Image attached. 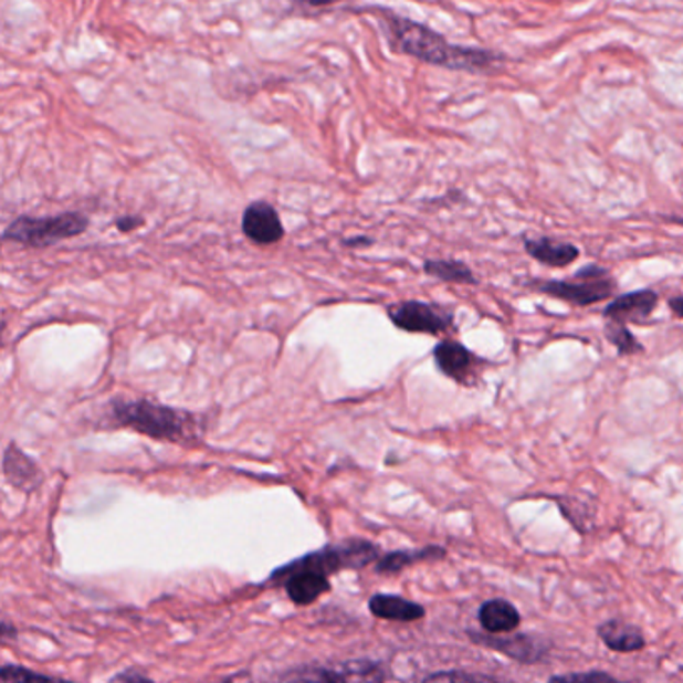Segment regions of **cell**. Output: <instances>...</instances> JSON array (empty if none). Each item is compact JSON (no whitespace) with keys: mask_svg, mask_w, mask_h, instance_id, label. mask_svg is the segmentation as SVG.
Instances as JSON below:
<instances>
[{"mask_svg":"<svg viewBox=\"0 0 683 683\" xmlns=\"http://www.w3.org/2000/svg\"><path fill=\"white\" fill-rule=\"evenodd\" d=\"M477 616L487 633H512L519 626V611L506 600L482 603Z\"/></svg>","mask_w":683,"mask_h":683,"instance_id":"obj_17","label":"cell"},{"mask_svg":"<svg viewBox=\"0 0 683 683\" xmlns=\"http://www.w3.org/2000/svg\"><path fill=\"white\" fill-rule=\"evenodd\" d=\"M370 611L380 620L416 621L422 620L425 610L420 603L404 600L400 596H386L378 593L370 600Z\"/></svg>","mask_w":683,"mask_h":683,"instance_id":"obj_16","label":"cell"},{"mask_svg":"<svg viewBox=\"0 0 683 683\" xmlns=\"http://www.w3.org/2000/svg\"><path fill=\"white\" fill-rule=\"evenodd\" d=\"M14 635H17V630L12 628L11 623L0 621V642H2V640H9V638H14Z\"/></svg>","mask_w":683,"mask_h":683,"instance_id":"obj_25","label":"cell"},{"mask_svg":"<svg viewBox=\"0 0 683 683\" xmlns=\"http://www.w3.org/2000/svg\"><path fill=\"white\" fill-rule=\"evenodd\" d=\"M86 227L88 220L76 212L52 218H19L7 230V239L29 246H51L54 242L83 234Z\"/></svg>","mask_w":683,"mask_h":683,"instance_id":"obj_4","label":"cell"},{"mask_svg":"<svg viewBox=\"0 0 683 683\" xmlns=\"http://www.w3.org/2000/svg\"><path fill=\"white\" fill-rule=\"evenodd\" d=\"M524 246L532 259L551 269H566L571 262L580 259L578 246L571 242H561V240L546 239V237L526 239Z\"/></svg>","mask_w":683,"mask_h":683,"instance_id":"obj_13","label":"cell"},{"mask_svg":"<svg viewBox=\"0 0 683 683\" xmlns=\"http://www.w3.org/2000/svg\"><path fill=\"white\" fill-rule=\"evenodd\" d=\"M670 308H672L673 314H675L677 318H683V296L670 298Z\"/></svg>","mask_w":683,"mask_h":683,"instance_id":"obj_26","label":"cell"},{"mask_svg":"<svg viewBox=\"0 0 683 683\" xmlns=\"http://www.w3.org/2000/svg\"><path fill=\"white\" fill-rule=\"evenodd\" d=\"M598 635H600L601 642L610 648L611 652L632 653L640 652L645 648L643 633L635 626H630L626 621L611 620L601 623L598 628Z\"/></svg>","mask_w":683,"mask_h":683,"instance_id":"obj_15","label":"cell"},{"mask_svg":"<svg viewBox=\"0 0 683 683\" xmlns=\"http://www.w3.org/2000/svg\"><path fill=\"white\" fill-rule=\"evenodd\" d=\"M242 230L260 246H270L284 239V224L276 208L264 200H256L246 207L242 214Z\"/></svg>","mask_w":683,"mask_h":683,"instance_id":"obj_10","label":"cell"},{"mask_svg":"<svg viewBox=\"0 0 683 683\" xmlns=\"http://www.w3.org/2000/svg\"><path fill=\"white\" fill-rule=\"evenodd\" d=\"M380 556L378 548L366 539H348L336 546L318 549L304 558L291 561L284 568H306L321 571L324 576H330L340 569L366 568Z\"/></svg>","mask_w":683,"mask_h":683,"instance_id":"obj_5","label":"cell"},{"mask_svg":"<svg viewBox=\"0 0 683 683\" xmlns=\"http://www.w3.org/2000/svg\"><path fill=\"white\" fill-rule=\"evenodd\" d=\"M388 318L396 328L410 334L438 336L454 328V314L428 302L406 301L388 306Z\"/></svg>","mask_w":683,"mask_h":683,"instance_id":"obj_6","label":"cell"},{"mask_svg":"<svg viewBox=\"0 0 683 683\" xmlns=\"http://www.w3.org/2000/svg\"><path fill=\"white\" fill-rule=\"evenodd\" d=\"M374 11L380 12L378 17L386 24L392 49L404 52L408 56H414L422 63L474 74L487 73L497 63H502V56L496 52L455 46L445 41L442 34H438L420 22L402 19L383 9H374Z\"/></svg>","mask_w":683,"mask_h":683,"instance_id":"obj_1","label":"cell"},{"mask_svg":"<svg viewBox=\"0 0 683 683\" xmlns=\"http://www.w3.org/2000/svg\"><path fill=\"white\" fill-rule=\"evenodd\" d=\"M658 302H660L658 292H628V294H621L616 301L608 304L606 311H603V316H606V321L623 322V324L648 321L655 311Z\"/></svg>","mask_w":683,"mask_h":683,"instance_id":"obj_12","label":"cell"},{"mask_svg":"<svg viewBox=\"0 0 683 683\" xmlns=\"http://www.w3.org/2000/svg\"><path fill=\"white\" fill-rule=\"evenodd\" d=\"M4 476L12 486L31 492L41 484L42 474L39 466L32 462L29 455L22 452L19 445H11L4 454Z\"/></svg>","mask_w":683,"mask_h":683,"instance_id":"obj_14","label":"cell"},{"mask_svg":"<svg viewBox=\"0 0 683 683\" xmlns=\"http://www.w3.org/2000/svg\"><path fill=\"white\" fill-rule=\"evenodd\" d=\"M603 334L620 356H633V354L642 353V344L633 338L632 332L623 322H606Z\"/></svg>","mask_w":683,"mask_h":683,"instance_id":"obj_20","label":"cell"},{"mask_svg":"<svg viewBox=\"0 0 683 683\" xmlns=\"http://www.w3.org/2000/svg\"><path fill=\"white\" fill-rule=\"evenodd\" d=\"M296 2L306 4V7H324V4H328L332 0H296Z\"/></svg>","mask_w":683,"mask_h":683,"instance_id":"obj_28","label":"cell"},{"mask_svg":"<svg viewBox=\"0 0 683 683\" xmlns=\"http://www.w3.org/2000/svg\"><path fill=\"white\" fill-rule=\"evenodd\" d=\"M467 635L477 645L496 650V652L504 653L507 658H512V660H516L519 663L542 662L549 652V643L546 640L534 638V635H528V633L504 635V633L467 632Z\"/></svg>","mask_w":683,"mask_h":683,"instance_id":"obj_8","label":"cell"},{"mask_svg":"<svg viewBox=\"0 0 683 683\" xmlns=\"http://www.w3.org/2000/svg\"><path fill=\"white\" fill-rule=\"evenodd\" d=\"M138 224H140V220H135V218H126V220H120V222H118V227H120V230H125V232L133 230V228L138 227Z\"/></svg>","mask_w":683,"mask_h":683,"instance_id":"obj_27","label":"cell"},{"mask_svg":"<svg viewBox=\"0 0 683 683\" xmlns=\"http://www.w3.org/2000/svg\"><path fill=\"white\" fill-rule=\"evenodd\" d=\"M286 578V593L298 606H311L330 590V580L321 571L306 568H280L272 574V580Z\"/></svg>","mask_w":683,"mask_h":683,"instance_id":"obj_11","label":"cell"},{"mask_svg":"<svg viewBox=\"0 0 683 683\" xmlns=\"http://www.w3.org/2000/svg\"><path fill=\"white\" fill-rule=\"evenodd\" d=\"M116 424L153 440L188 444L198 440V418L150 400H120L113 408Z\"/></svg>","mask_w":683,"mask_h":683,"instance_id":"obj_2","label":"cell"},{"mask_svg":"<svg viewBox=\"0 0 683 683\" xmlns=\"http://www.w3.org/2000/svg\"><path fill=\"white\" fill-rule=\"evenodd\" d=\"M548 683H628L620 682L616 677H611L610 673L606 672H586V673H568V675H556Z\"/></svg>","mask_w":683,"mask_h":683,"instance_id":"obj_23","label":"cell"},{"mask_svg":"<svg viewBox=\"0 0 683 683\" xmlns=\"http://www.w3.org/2000/svg\"><path fill=\"white\" fill-rule=\"evenodd\" d=\"M532 286L542 294H548L551 298L568 302L574 306H591L606 301L616 292V280L611 279L608 270L600 266H586L576 272L571 280H542L532 282Z\"/></svg>","mask_w":683,"mask_h":683,"instance_id":"obj_3","label":"cell"},{"mask_svg":"<svg viewBox=\"0 0 683 683\" xmlns=\"http://www.w3.org/2000/svg\"><path fill=\"white\" fill-rule=\"evenodd\" d=\"M422 683H504L497 682L490 675H482V673H467V672H440L434 675H428Z\"/></svg>","mask_w":683,"mask_h":683,"instance_id":"obj_22","label":"cell"},{"mask_svg":"<svg viewBox=\"0 0 683 683\" xmlns=\"http://www.w3.org/2000/svg\"><path fill=\"white\" fill-rule=\"evenodd\" d=\"M111 683H155L153 680H148L145 673L135 672V670H128V672L118 673Z\"/></svg>","mask_w":683,"mask_h":683,"instance_id":"obj_24","label":"cell"},{"mask_svg":"<svg viewBox=\"0 0 683 683\" xmlns=\"http://www.w3.org/2000/svg\"><path fill=\"white\" fill-rule=\"evenodd\" d=\"M291 680L294 683H383V673L380 663L370 660H354V662L342 663L336 670L326 668H311L302 672L292 673Z\"/></svg>","mask_w":683,"mask_h":683,"instance_id":"obj_9","label":"cell"},{"mask_svg":"<svg viewBox=\"0 0 683 683\" xmlns=\"http://www.w3.org/2000/svg\"><path fill=\"white\" fill-rule=\"evenodd\" d=\"M438 370L460 386L472 388L480 380L486 362L458 340H442L434 348Z\"/></svg>","mask_w":683,"mask_h":683,"instance_id":"obj_7","label":"cell"},{"mask_svg":"<svg viewBox=\"0 0 683 683\" xmlns=\"http://www.w3.org/2000/svg\"><path fill=\"white\" fill-rule=\"evenodd\" d=\"M444 548H435V546H430V548L422 549H402V551H392V554H388V556H383V558L378 559L376 569H378L380 574H398V571H402L406 566H412V564L425 561V559L444 558Z\"/></svg>","mask_w":683,"mask_h":683,"instance_id":"obj_18","label":"cell"},{"mask_svg":"<svg viewBox=\"0 0 683 683\" xmlns=\"http://www.w3.org/2000/svg\"><path fill=\"white\" fill-rule=\"evenodd\" d=\"M0 683H74L59 680L52 675H42L39 672L27 670L22 665H2L0 668Z\"/></svg>","mask_w":683,"mask_h":683,"instance_id":"obj_21","label":"cell"},{"mask_svg":"<svg viewBox=\"0 0 683 683\" xmlns=\"http://www.w3.org/2000/svg\"><path fill=\"white\" fill-rule=\"evenodd\" d=\"M424 272L432 279L455 282V284H476L474 270L460 260H425Z\"/></svg>","mask_w":683,"mask_h":683,"instance_id":"obj_19","label":"cell"}]
</instances>
